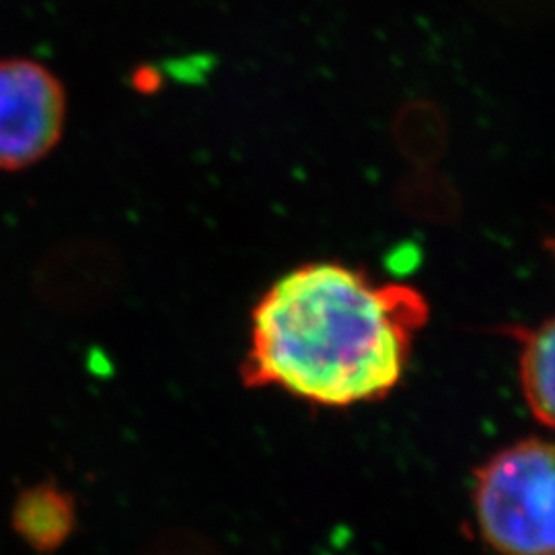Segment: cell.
<instances>
[{"mask_svg":"<svg viewBox=\"0 0 555 555\" xmlns=\"http://www.w3.org/2000/svg\"><path fill=\"white\" fill-rule=\"evenodd\" d=\"M428 319L416 286L378 282L341 261H309L256 302L241 380L330 410L375 403L405 377Z\"/></svg>","mask_w":555,"mask_h":555,"instance_id":"6da1fadb","label":"cell"},{"mask_svg":"<svg viewBox=\"0 0 555 555\" xmlns=\"http://www.w3.org/2000/svg\"><path fill=\"white\" fill-rule=\"evenodd\" d=\"M474 515L500 555H555V442L525 438L479 465Z\"/></svg>","mask_w":555,"mask_h":555,"instance_id":"7a4b0ae2","label":"cell"},{"mask_svg":"<svg viewBox=\"0 0 555 555\" xmlns=\"http://www.w3.org/2000/svg\"><path fill=\"white\" fill-rule=\"evenodd\" d=\"M68 95L38 60L0 59V171L17 173L48 159L66 130Z\"/></svg>","mask_w":555,"mask_h":555,"instance_id":"3957f363","label":"cell"},{"mask_svg":"<svg viewBox=\"0 0 555 555\" xmlns=\"http://www.w3.org/2000/svg\"><path fill=\"white\" fill-rule=\"evenodd\" d=\"M121 284L124 259L103 238H66L48 249L34 270V295L59 315L98 313Z\"/></svg>","mask_w":555,"mask_h":555,"instance_id":"277c9868","label":"cell"},{"mask_svg":"<svg viewBox=\"0 0 555 555\" xmlns=\"http://www.w3.org/2000/svg\"><path fill=\"white\" fill-rule=\"evenodd\" d=\"M77 525V500L54 479H43L21 490L11 511L13 531L40 554L60 550L73 537Z\"/></svg>","mask_w":555,"mask_h":555,"instance_id":"5b68a950","label":"cell"},{"mask_svg":"<svg viewBox=\"0 0 555 555\" xmlns=\"http://www.w3.org/2000/svg\"><path fill=\"white\" fill-rule=\"evenodd\" d=\"M518 341V383L529 412L555 430V315L513 330Z\"/></svg>","mask_w":555,"mask_h":555,"instance_id":"8992f818","label":"cell"},{"mask_svg":"<svg viewBox=\"0 0 555 555\" xmlns=\"http://www.w3.org/2000/svg\"><path fill=\"white\" fill-rule=\"evenodd\" d=\"M399 153L417 167L437 163L449 146V124L440 105L430 100L403 103L393 119Z\"/></svg>","mask_w":555,"mask_h":555,"instance_id":"52a82bcc","label":"cell"},{"mask_svg":"<svg viewBox=\"0 0 555 555\" xmlns=\"http://www.w3.org/2000/svg\"><path fill=\"white\" fill-rule=\"evenodd\" d=\"M399 202L417 215L449 219L456 212L459 199L451 183L435 171H416L399 185Z\"/></svg>","mask_w":555,"mask_h":555,"instance_id":"ba28073f","label":"cell"},{"mask_svg":"<svg viewBox=\"0 0 555 555\" xmlns=\"http://www.w3.org/2000/svg\"><path fill=\"white\" fill-rule=\"evenodd\" d=\"M140 555H215V552L194 533L167 531L151 539Z\"/></svg>","mask_w":555,"mask_h":555,"instance_id":"9c48e42d","label":"cell"}]
</instances>
